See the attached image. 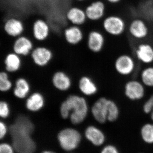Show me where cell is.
<instances>
[{"label": "cell", "instance_id": "1", "mask_svg": "<svg viewBox=\"0 0 153 153\" xmlns=\"http://www.w3.org/2000/svg\"><path fill=\"white\" fill-rule=\"evenodd\" d=\"M90 112V108L86 99L83 96L71 94L60 103L59 113L61 118L69 119L74 126L82 123Z\"/></svg>", "mask_w": 153, "mask_h": 153}, {"label": "cell", "instance_id": "2", "mask_svg": "<svg viewBox=\"0 0 153 153\" xmlns=\"http://www.w3.org/2000/svg\"><path fill=\"white\" fill-rule=\"evenodd\" d=\"M34 129L32 122L26 117L17 119L15 123L11 126L10 131L13 139V145L17 153H33L35 143L31 134Z\"/></svg>", "mask_w": 153, "mask_h": 153}, {"label": "cell", "instance_id": "3", "mask_svg": "<svg viewBox=\"0 0 153 153\" xmlns=\"http://www.w3.org/2000/svg\"><path fill=\"white\" fill-rule=\"evenodd\" d=\"M101 30L110 37L121 36L127 31V25L123 17L116 14L106 15L100 22Z\"/></svg>", "mask_w": 153, "mask_h": 153}, {"label": "cell", "instance_id": "4", "mask_svg": "<svg viewBox=\"0 0 153 153\" xmlns=\"http://www.w3.org/2000/svg\"><path fill=\"white\" fill-rule=\"evenodd\" d=\"M57 139L62 149L68 152L74 150L77 148L81 142L82 136L76 129L66 127L59 131Z\"/></svg>", "mask_w": 153, "mask_h": 153}, {"label": "cell", "instance_id": "5", "mask_svg": "<svg viewBox=\"0 0 153 153\" xmlns=\"http://www.w3.org/2000/svg\"><path fill=\"white\" fill-rule=\"evenodd\" d=\"M105 43L106 38L104 32L97 27L91 26L86 39L88 50L93 54H99L103 51Z\"/></svg>", "mask_w": 153, "mask_h": 153}, {"label": "cell", "instance_id": "6", "mask_svg": "<svg viewBox=\"0 0 153 153\" xmlns=\"http://www.w3.org/2000/svg\"><path fill=\"white\" fill-rule=\"evenodd\" d=\"M88 21L100 23L106 16V3L104 0H91L82 7Z\"/></svg>", "mask_w": 153, "mask_h": 153}, {"label": "cell", "instance_id": "7", "mask_svg": "<svg viewBox=\"0 0 153 153\" xmlns=\"http://www.w3.org/2000/svg\"><path fill=\"white\" fill-rule=\"evenodd\" d=\"M127 31L131 38L142 41L149 36L150 28L146 21L140 18L132 19L127 25Z\"/></svg>", "mask_w": 153, "mask_h": 153}, {"label": "cell", "instance_id": "8", "mask_svg": "<svg viewBox=\"0 0 153 153\" xmlns=\"http://www.w3.org/2000/svg\"><path fill=\"white\" fill-rule=\"evenodd\" d=\"M109 99L101 97L97 99L90 107V113L97 123L103 124L108 122L109 114Z\"/></svg>", "mask_w": 153, "mask_h": 153}, {"label": "cell", "instance_id": "9", "mask_svg": "<svg viewBox=\"0 0 153 153\" xmlns=\"http://www.w3.org/2000/svg\"><path fill=\"white\" fill-rule=\"evenodd\" d=\"M114 66L118 74L122 76H128L133 74L135 71L136 63L132 56L124 53L116 57Z\"/></svg>", "mask_w": 153, "mask_h": 153}, {"label": "cell", "instance_id": "10", "mask_svg": "<svg viewBox=\"0 0 153 153\" xmlns=\"http://www.w3.org/2000/svg\"><path fill=\"white\" fill-rule=\"evenodd\" d=\"M146 88L140 80L130 79L124 86V94L126 97L131 101H140L146 95Z\"/></svg>", "mask_w": 153, "mask_h": 153}, {"label": "cell", "instance_id": "11", "mask_svg": "<svg viewBox=\"0 0 153 153\" xmlns=\"http://www.w3.org/2000/svg\"><path fill=\"white\" fill-rule=\"evenodd\" d=\"M30 57L35 65L39 67H44L49 65L53 60L54 54L48 47L39 46L34 47Z\"/></svg>", "mask_w": 153, "mask_h": 153}, {"label": "cell", "instance_id": "12", "mask_svg": "<svg viewBox=\"0 0 153 153\" xmlns=\"http://www.w3.org/2000/svg\"><path fill=\"white\" fill-rule=\"evenodd\" d=\"M34 48L33 42L25 36L16 38L13 46V51L22 57H27L31 54Z\"/></svg>", "mask_w": 153, "mask_h": 153}, {"label": "cell", "instance_id": "13", "mask_svg": "<svg viewBox=\"0 0 153 153\" xmlns=\"http://www.w3.org/2000/svg\"><path fill=\"white\" fill-rule=\"evenodd\" d=\"M8 36L14 38L22 36L25 31V26L22 20L15 17L7 19L1 26Z\"/></svg>", "mask_w": 153, "mask_h": 153}, {"label": "cell", "instance_id": "14", "mask_svg": "<svg viewBox=\"0 0 153 153\" xmlns=\"http://www.w3.org/2000/svg\"><path fill=\"white\" fill-rule=\"evenodd\" d=\"M137 60L141 63L150 65L153 63V46L147 42H141L134 50Z\"/></svg>", "mask_w": 153, "mask_h": 153}, {"label": "cell", "instance_id": "15", "mask_svg": "<svg viewBox=\"0 0 153 153\" xmlns=\"http://www.w3.org/2000/svg\"><path fill=\"white\" fill-rule=\"evenodd\" d=\"M52 83L56 90L65 92L71 88L72 82L71 77L66 72L58 70L52 75Z\"/></svg>", "mask_w": 153, "mask_h": 153}, {"label": "cell", "instance_id": "16", "mask_svg": "<svg viewBox=\"0 0 153 153\" xmlns=\"http://www.w3.org/2000/svg\"><path fill=\"white\" fill-rule=\"evenodd\" d=\"M46 103L45 97L41 92L36 91L31 94L26 99L25 107L30 112L36 113L44 108Z\"/></svg>", "mask_w": 153, "mask_h": 153}, {"label": "cell", "instance_id": "17", "mask_svg": "<svg viewBox=\"0 0 153 153\" xmlns=\"http://www.w3.org/2000/svg\"><path fill=\"white\" fill-rule=\"evenodd\" d=\"M78 87L79 91L84 96H93L98 91L97 84L91 77L88 75H83L79 78Z\"/></svg>", "mask_w": 153, "mask_h": 153}, {"label": "cell", "instance_id": "18", "mask_svg": "<svg viewBox=\"0 0 153 153\" xmlns=\"http://www.w3.org/2000/svg\"><path fill=\"white\" fill-rule=\"evenodd\" d=\"M50 28L49 24L43 19H38L33 25V33L34 39L36 41H44L49 37Z\"/></svg>", "mask_w": 153, "mask_h": 153}, {"label": "cell", "instance_id": "19", "mask_svg": "<svg viewBox=\"0 0 153 153\" xmlns=\"http://www.w3.org/2000/svg\"><path fill=\"white\" fill-rule=\"evenodd\" d=\"M84 135L86 139L95 146H100L105 141V135L96 126L89 125L85 128Z\"/></svg>", "mask_w": 153, "mask_h": 153}, {"label": "cell", "instance_id": "20", "mask_svg": "<svg viewBox=\"0 0 153 153\" xmlns=\"http://www.w3.org/2000/svg\"><path fill=\"white\" fill-rule=\"evenodd\" d=\"M64 36L68 44L76 45L83 40L84 35L79 26L71 25L64 30Z\"/></svg>", "mask_w": 153, "mask_h": 153}, {"label": "cell", "instance_id": "21", "mask_svg": "<svg viewBox=\"0 0 153 153\" xmlns=\"http://www.w3.org/2000/svg\"><path fill=\"white\" fill-rule=\"evenodd\" d=\"M22 58L13 52H10L4 56L5 69L8 73H15L21 69L22 65Z\"/></svg>", "mask_w": 153, "mask_h": 153}, {"label": "cell", "instance_id": "22", "mask_svg": "<svg viewBox=\"0 0 153 153\" xmlns=\"http://www.w3.org/2000/svg\"><path fill=\"white\" fill-rule=\"evenodd\" d=\"M66 17L71 25L78 26L83 25L87 20L85 10L76 7H71L68 9L66 13Z\"/></svg>", "mask_w": 153, "mask_h": 153}, {"label": "cell", "instance_id": "23", "mask_svg": "<svg viewBox=\"0 0 153 153\" xmlns=\"http://www.w3.org/2000/svg\"><path fill=\"white\" fill-rule=\"evenodd\" d=\"M31 86L27 79L25 77L17 78L13 90V95L20 100L25 99L30 94Z\"/></svg>", "mask_w": 153, "mask_h": 153}, {"label": "cell", "instance_id": "24", "mask_svg": "<svg viewBox=\"0 0 153 153\" xmlns=\"http://www.w3.org/2000/svg\"><path fill=\"white\" fill-rule=\"evenodd\" d=\"M140 80L146 87L153 88V66L149 65L141 71Z\"/></svg>", "mask_w": 153, "mask_h": 153}, {"label": "cell", "instance_id": "25", "mask_svg": "<svg viewBox=\"0 0 153 153\" xmlns=\"http://www.w3.org/2000/svg\"><path fill=\"white\" fill-rule=\"evenodd\" d=\"M140 134L144 141L147 143H153V122L144 124L140 129Z\"/></svg>", "mask_w": 153, "mask_h": 153}, {"label": "cell", "instance_id": "26", "mask_svg": "<svg viewBox=\"0 0 153 153\" xmlns=\"http://www.w3.org/2000/svg\"><path fill=\"white\" fill-rule=\"evenodd\" d=\"M13 82L9 78L8 72L1 71L0 73V91L7 92L12 89Z\"/></svg>", "mask_w": 153, "mask_h": 153}, {"label": "cell", "instance_id": "27", "mask_svg": "<svg viewBox=\"0 0 153 153\" xmlns=\"http://www.w3.org/2000/svg\"><path fill=\"white\" fill-rule=\"evenodd\" d=\"M142 110L144 113L149 115L151 121L153 122V94L144 102Z\"/></svg>", "mask_w": 153, "mask_h": 153}, {"label": "cell", "instance_id": "28", "mask_svg": "<svg viewBox=\"0 0 153 153\" xmlns=\"http://www.w3.org/2000/svg\"><path fill=\"white\" fill-rule=\"evenodd\" d=\"M10 107L7 102L4 100L0 101V117L2 119H7L10 115Z\"/></svg>", "mask_w": 153, "mask_h": 153}, {"label": "cell", "instance_id": "29", "mask_svg": "<svg viewBox=\"0 0 153 153\" xmlns=\"http://www.w3.org/2000/svg\"><path fill=\"white\" fill-rule=\"evenodd\" d=\"M0 153H14V148L7 143H1L0 145Z\"/></svg>", "mask_w": 153, "mask_h": 153}, {"label": "cell", "instance_id": "30", "mask_svg": "<svg viewBox=\"0 0 153 153\" xmlns=\"http://www.w3.org/2000/svg\"><path fill=\"white\" fill-rule=\"evenodd\" d=\"M8 131L7 126L5 123L1 120L0 121V139L1 140L4 138L7 134Z\"/></svg>", "mask_w": 153, "mask_h": 153}, {"label": "cell", "instance_id": "31", "mask_svg": "<svg viewBox=\"0 0 153 153\" xmlns=\"http://www.w3.org/2000/svg\"><path fill=\"white\" fill-rule=\"evenodd\" d=\"M101 153H119V152L114 146L112 145H108L102 149Z\"/></svg>", "mask_w": 153, "mask_h": 153}, {"label": "cell", "instance_id": "32", "mask_svg": "<svg viewBox=\"0 0 153 153\" xmlns=\"http://www.w3.org/2000/svg\"><path fill=\"white\" fill-rule=\"evenodd\" d=\"M90 1L91 0H74L73 4V7L81 8L82 6Z\"/></svg>", "mask_w": 153, "mask_h": 153}, {"label": "cell", "instance_id": "33", "mask_svg": "<svg viewBox=\"0 0 153 153\" xmlns=\"http://www.w3.org/2000/svg\"><path fill=\"white\" fill-rule=\"evenodd\" d=\"M107 4L112 5H116L121 2L123 0H104Z\"/></svg>", "mask_w": 153, "mask_h": 153}, {"label": "cell", "instance_id": "34", "mask_svg": "<svg viewBox=\"0 0 153 153\" xmlns=\"http://www.w3.org/2000/svg\"><path fill=\"white\" fill-rule=\"evenodd\" d=\"M41 153H55L51 151H44L41 152Z\"/></svg>", "mask_w": 153, "mask_h": 153}]
</instances>
